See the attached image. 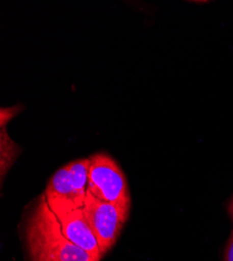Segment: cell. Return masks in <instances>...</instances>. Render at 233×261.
I'll return each instance as SVG.
<instances>
[{"label":"cell","mask_w":233,"mask_h":261,"mask_svg":"<svg viewBox=\"0 0 233 261\" xmlns=\"http://www.w3.org/2000/svg\"><path fill=\"white\" fill-rule=\"evenodd\" d=\"M17 145L9 138L5 126H2V178L4 180L5 173L8 172L12 164L14 163L18 151H16Z\"/></svg>","instance_id":"7"},{"label":"cell","mask_w":233,"mask_h":261,"mask_svg":"<svg viewBox=\"0 0 233 261\" xmlns=\"http://www.w3.org/2000/svg\"><path fill=\"white\" fill-rule=\"evenodd\" d=\"M225 261H233V231L228 239L225 250Z\"/></svg>","instance_id":"8"},{"label":"cell","mask_w":233,"mask_h":261,"mask_svg":"<svg viewBox=\"0 0 233 261\" xmlns=\"http://www.w3.org/2000/svg\"><path fill=\"white\" fill-rule=\"evenodd\" d=\"M44 195L50 210L58 219L75 209L83 208L86 199L76 190L66 165L50 178Z\"/></svg>","instance_id":"4"},{"label":"cell","mask_w":233,"mask_h":261,"mask_svg":"<svg viewBox=\"0 0 233 261\" xmlns=\"http://www.w3.org/2000/svg\"><path fill=\"white\" fill-rule=\"evenodd\" d=\"M27 244L32 261L94 260L65 237L59 219L50 210L44 194L40 197L28 220Z\"/></svg>","instance_id":"1"},{"label":"cell","mask_w":233,"mask_h":261,"mask_svg":"<svg viewBox=\"0 0 233 261\" xmlns=\"http://www.w3.org/2000/svg\"><path fill=\"white\" fill-rule=\"evenodd\" d=\"M70 172L71 179L76 190L86 198L88 191V183H89V167L90 160L88 159H80L76 161H72L66 165Z\"/></svg>","instance_id":"6"},{"label":"cell","mask_w":233,"mask_h":261,"mask_svg":"<svg viewBox=\"0 0 233 261\" xmlns=\"http://www.w3.org/2000/svg\"><path fill=\"white\" fill-rule=\"evenodd\" d=\"M88 191L95 198L131 209L128 182L118 164L107 154L90 158Z\"/></svg>","instance_id":"2"},{"label":"cell","mask_w":233,"mask_h":261,"mask_svg":"<svg viewBox=\"0 0 233 261\" xmlns=\"http://www.w3.org/2000/svg\"><path fill=\"white\" fill-rule=\"evenodd\" d=\"M228 212H229V214H230V216H231V219H232V221H233V199L230 201V203H229V205H228Z\"/></svg>","instance_id":"9"},{"label":"cell","mask_w":233,"mask_h":261,"mask_svg":"<svg viewBox=\"0 0 233 261\" xmlns=\"http://www.w3.org/2000/svg\"><path fill=\"white\" fill-rule=\"evenodd\" d=\"M62 231L69 242L87 252L95 261H99L101 254L97 238L92 231L83 208L75 209L59 217Z\"/></svg>","instance_id":"5"},{"label":"cell","mask_w":233,"mask_h":261,"mask_svg":"<svg viewBox=\"0 0 233 261\" xmlns=\"http://www.w3.org/2000/svg\"><path fill=\"white\" fill-rule=\"evenodd\" d=\"M91 261H94V260H91Z\"/></svg>","instance_id":"10"},{"label":"cell","mask_w":233,"mask_h":261,"mask_svg":"<svg viewBox=\"0 0 233 261\" xmlns=\"http://www.w3.org/2000/svg\"><path fill=\"white\" fill-rule=\"evenodd\" d=\"M83 210L105 255L117 242L131 209L99 200L87 191Z\"/></svg>","instance_id":"3"}]
</instances>
